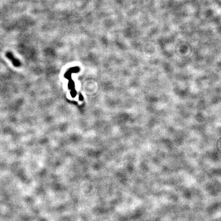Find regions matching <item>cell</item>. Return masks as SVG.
I'll return each mask as SVG.
<instances>
[{
	"instance_id": "6da1fadb",
	"label": "cell",
	"mask_w": 221,
	"mask_h": 221,
	"mask_svg": "<svg viewBox=\"0 0 221 221\" xmlns=\"http://www.w3.org/2000/svg\"><path fill=\"white\" fill-rule=\"evenodd\" d=\"M5 55L7 58L10 60V61L12 63V64H13V65L14 67H20V65H21L20 61L18 58H15V57L13 55V53H12V52L8 51L6 53Z\"/></svg>"
}]
</instances>
